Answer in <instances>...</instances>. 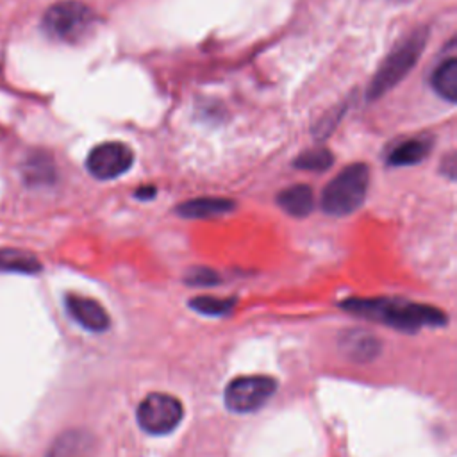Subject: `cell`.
<instances>
[{
    "label": "cell",
    "instance_id": "5bb4252c",
    "mask_svg": "<svg viewBox=\"0 0 457 457\" xmlns=\"http://www.w3.org/2000/svg\"><path fill=\"white\" fill-rule=\"evenodd\" d=\"M0 270L16 273H36L41 270V264L29 252L16 248H0Z\"/></svg>",
    "mask_w": 457,
    "mask_h": 457
},
{
    "label": "cell",
    "instance_id": "e0dca14e",
    "mask_svg": "<svg viewBox=\"0 0 457 457\" xmlns=\"http://www.w3.org/2000/svg\"><path fill=\"white\" fill-rule=\"evenodd\" d=\"M350 341L352 345H348V348L355 359H370L377 350L375 339L366 332H353Z\"/></svg>",
    "mask_w": 457,
    "mask_h": 457
},
{
    "label": "cell",
    "instance_id": "8992f818",
    "mask_svg": "<svg viewBox=\"0 0 457 457\" xmlns=\"http://www.w3.org/2000/svg\"><path fill=\"white\" fill-rule=\"evenodd\" d=\"M182 416V403L166 393H150L137 407L139 427L154 436H164L177 428Z\"/></svg>",
    "mask_w": 457,
    "mask_h": 457
},
{
    "label": "cell",
    "instance_id": "ac0fdd59",
    "mask_svg": "<svg viewBox=\"0 0 457 457\" xmlns=\"http://www.w3.org/2000/svg\"><path fill=\"white\" fill-rule=\"evenodd\" d=\"M54 173L52 162L48 161V157L45 155H36L30 162V177L37 182V180H48Z\"/></svg>",
    "mask_w": 457,
    "mask_h": 457
},
{
    "label": "cell",
    "instance_id": "9c48e42d",
    "mask_svg": "<svg viewBox=\"0 0 457 457\" xmlns=\"http://www.w3.org/2000/svg\"><path fill=\"white\" fill-rule=\"evenodd\" d=\"M95 441L82 430H71L55 439L46 457H93Z\"/></svg>",
    "mask_w": 457,
    "mask_h": 457
},
{
    "label": "cell",
    "instance_id": "4fadbf2b",
    "mask_svg": "<svg viewBox=\"0 0 457 457\" xmlns=\"http://www.w3.org/2000/svg\"><path fill=\"white\" fill-rule=\"evenodd\" d=\"M432 89L446 102H457V59L448 57L432 73Z\"/></svg>",
    "mask_w": 457,
    "mask_h": 457
},
{
    "label": "cell",
    "instance_id": "6da1fadb",
    "mask_svg": "<svg viewBox=\"0 0 457 457\" xmlns=\"http://www.w3.org/2000/svg\"><path fill=\"white\" fill-rule=\"evenodd\" d=\"M341 307L403 332H416L421 327H441L446 323V316L439 309L423 303H409L403 300L350 298L345 300Z\"/></svg>",
    "mask_w": 457,
    "mask_h": 457
},
{
    "label": "cell",
    "instance_id": "30bf717a",
    "mask_svg": "<svg viewBox=\"0 0 457 457\" xmlns=\"http://www.w3.org/2000/svg\"><path fill=\"white\" fill-rule=\"evenodd\" d=\"M432 150V139L427 136L411 137L400 141L387 154V162L391 166H412L421 162Z\"/></svg>",
    "mask_w": 457,
    "mask_h": 457
},
{
    "label": "cell",
    "instance_id": "8fae6325",
    "mask_svg": "<svg viewBox=\"0 0 457 457\" xmlns=\"http://www.w3.org/2000/svg\"><path fill=\"white\" fill-rule=\"evenodd\" d=\"M234 209V202L218 196L193 198L177 207V212L184 218H212Z\"/></svg>",
    "mask_w": 457,
    "mask_h": 457
},
{
    "label": "cell",
    "instance_id": "9a60e30c",
    "mask_svg": "<svg viewBox=\"0 0 457 457\" xmlns=\"http://www.w3.org/2000/svg\"><path fill=\"white\" fill-rule=\"evenodd\" d=\"M334 162V155L330 150L327 148H311L302 152L296 159H295V168L300 170H307V171H325L332 166Z\"/></svg>",
    "mask_w": 457,
    "mask_h": 457
},
{
    "label": "cell",
    "instance_id": "ffe728a7",
    "mask_svg": "<svg viewBox=\"0 0 457 457\" xmlns=\"http://www.w3.org/2000/svg\"><path fill=\"white\" fill-rule=\"evenodd\" d=\"M155 195V189L154 187H139L137 191H136V196L137 198H150V196H154Z\"/></svg>",
    "mask_w": 457,
    "mask_h": 457
},
{
    "label": "cell",
    "instance_id": "7a4b0ae2",
    "mask_svg": "<svg viewBox=\"0 0 457 457\" xmlns=\"http://www.w3.org/2000/svg\"><path fill=\"white\" fill-rule=\"evenodd\" d=\"M428 39L427 27H420L412 30L407 37H403L384 59L375 77L368 86V100H377L387 91H391L418 62L425 43Z\"/></svg>",
    "mask_w": 457,
    "mask_h": 457
},
{
    "label": "cell",
    "instance_id": "7c38bea8",
    "mask_svg": "<svg viewBox=\"0 0 457 457\" xmlns=\"http://www.w3.org/2000/svg\"><path fill=\"white\" fill-rule=\"evenodd\" d=\"M277 202L287 214L296 216V218H303L314 207V195H312V189L309 186L295 184V186L280 191L278 196H277Z\"/></svg>",
    "mask_w": 457,
    "mask_h": 457
},
{
    "label": "cell",
    "instance_id": "d6986e66",
    "mask_svg": "<svg viewBox=\"0 0 457 457\" xmlns=\"http://www.w3.org/2000/svg\"><path fill=\"white\" fill-rule=\"evenodd\" d=\"M186 282L193 286H212L218 282V275L209 268H195L187 273Z\"/></svg>",
    "mask_w": 457,
    "mask_h": 457
},
{
    "label": "cell",
    "instance_id": "ba28073f",
    "mask_svg": "<svg viewBox=\"0 0 457 457\" xmlns=\"http://www.w3.org/2000/svg\"><path fill=\"white\" fill-rule=\"evenodd\" d=\"M66 309L70 316L91 332H104L109 328V314L105 309L93 298L80 296V295H68L66 296Z\"/></svg>",
    "mask_w": 457,
    "mask_h": 457
},
{
    "label": "cell",
    "instance_id": "3957f363",
    "mask_svg": "<svg viewBox=\"0 0 457 457\" xmlns=\"http://www.w3.org/2000/svg\"><path fill=\"white\" fill-rule=\"evenodd\" d=\"M370 170L362 162H355L339 171L323 189L321 207L327 214L346 216L361 207L366 198Z\"/></svg>",
    "mask_w": 457,
    "mask_h": 457
},
{
    "label": "cell",
    "instance_id": "277c9868",
    "mask_svg": "<svg viewBox=\"0 0 457 457\" xmlns=\"http://www.w3.org/2000/svg\"><path fill=\"white\" fill-rule=\"evenodd\" d=\"M95 27V12L77 2L62 0L50 5L43 16V30L55 41L61 43H79Z\"/></svg>",
    "mask_w": 457,
    "mask_h": 457
},
{
    "label": "cell",
    "instance_id": "2e32d148",
    "mask_svg": "<svg viewBox=\"0 0 457 457\" xmlns=\"http://www.w3.org/2000/svg\"><path fill=\"white\" fill-rule=\"evenodd\" d=\"M232 300L214 298V296H196L189 302L191 309L205 314V316H225L232 309Z\"/></svg>",
    "mask_w": 457,
    "mask_h": 457
},
{
    "label": "cell",
    "instance_id": "52a82bcc",
    "mask_svg": "<svg viewBox=\"0 0 457 457\" xmlns=\"http://www.w3.org/2000/svg\"><path fill=\"white\" fill-rule=\"evenodd\" d=\"M132 162H134V155L127 145L120 141H107V143L96 145L89 152L86 159V168L95 179L111 180L127 173Z\"/></svg>",
    "mask_w": 457,
    "mask_h": 457
},
{
    "label": "cell",
    "instance_id": "5b68a950",
    "mask_svg": "<svg viewBox=\"0 0 457 457\" xmlns=\"http://www.w3.org/2000/svg\"><path fill=\"white\" fill-rule=\"evenodd\" d=\"M277 382L266 375L236 377L225 387V405L232 412H252L261 409L275 393Z\"/></svg>",
    "mask_w": 457,
    "mask_h": 457
}]
</instances>
